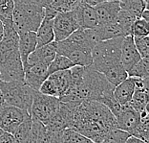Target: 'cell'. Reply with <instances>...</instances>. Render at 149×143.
Instances as JSON below:
<instances>
[{"instance_id":"obj_9","label":"cell","mask_w":149,"mask_h":143,"mask_svg":"<svg viewBox=\"0 0 149 143\" xmlns=\"http://www.w3.org/2000/svg\"><path fill=\"white\" fill-rule=\"evenodd\" d=\"M73 12L76 15L77 21L80 29L91 30L99 25L94 8L87 5L85 0H79Z\"/></svg>"},{"instance_id":"obj_10","label":"cell","mask_w":149,"mask_h":143,"mask_svg":"<svg viewBox=\"0 0 149 143\" xmlns=\"http://www.w3.org/2000/svg\"><path fill=\"white\" fill-rule=\"evenodd\" d=\"M56 56V42H54L45 46L36 48L32 54H30L24 67L27 66H33V64H41V66L49 67Z\"/></svg>"},{"instance_id":"obj_40","label":"cell","mask_w":149,"mask_h":143,"mask_svg":"<svg viewBox=\"0 0 149 143\" xmlns=\"http://www.w3.org/2000/svg\"><path fill=\"white\" fill-rule=\"evenodd\" d=\"M0 80H1V76H0Z\"/></svg>"},{"instance_id":"obj_16","label":"cell","mask_w":149,"mask_h":143,"mask_svg":"<svg viewBox=\"0 0 149 143\" xmlns=\"http://www.w3.org/2000/svg\"><path fill=\"white\" fill-rule=\"evenodd\" d=\"M18 37V52L24 67L29 55L36 49V36L35 32H29L20 34Z\"/></svg>"},{"instance_id":"obj_28","label":"cell","mask_w":149,"mask_h":143,"mask_svg":"<svg viewBox=\"0 0 149 143\" xmlns=\"http://www.w3.org/2000/svg\"><path fill=\"white\" fill-rule=\"evenodd\" d=\"M149 35V22L141 18L136 19L131 28L132 37H148Z\"/></svg>"},{"instance_id":"obj_5","label":"cell","mask_w":149,"mask_h":143,"mask_svg":"<svg viewBox=\"0 0 149 143\" xmlns=\"http://www.w3.org/2000/svg\"><path fill=\"white\" fill-rule=\"evenodd\" d=\"M0 81L24 82V67L18 49L0 51Z\"/></svg>"},{"instance_id":"obj_38","label":"cell","mask_w":149,"mask_h":143,"mask_svg":"<svg viewBox=\"0 0 149 143\" xmlns=\"http://www.w3.org/2000/svg\"><path fill=\"white\" fill-rule=\"evenodd\" d=\"M5 104V102H4V99H3V97H2V95L1 93H0V108H1L3 105Z\"/></svg>"},{"instance_id":"obj_35","label":"cell","mask_w":149,"mask_h":143,"mask_svg":"<svg viewBox=\"0 0 149 143\" xmlns=\"http://www.w3.org/2000/svg\"><path fill=\"white\" fill-rule=\"evenodd\" d=\"M125 143H145V142H143V140H141V139L136 138V137H131V135H130L129 138L127 139Z\"/></svg>"},{"instance_id":"obj_18","label":"cell","mask_w":149,"mask_h":143,"mask_svg":"<svg viewBox=\"0 0 149 143\" xmlns=\"http://www.w3.org/2000/svg\"><path fill=\"white\" fill-rule=\"evenodd\" d=\"M47 79L52 82L53 85L56 88L59 98L68 90V88L71 86V71L64 70L55 72L53 74H50Z\"/></svg>"},{"instance_id":"obj_14","label":"cell","mask_w":149,"mask_h":143,"mask_svg":"<svg viewBox=\"0 0 149 143\" xmlns=\"http://www.w3.org/2000/svg\"><path fill=\"white\" fill-rule=\"evenodd\" d=\"M48 76V67L41 64H33L24 67V83L35 91L39 90L40 86Z\"/></svg>"},{"instance_id":"obj_31","label":"cell","mask_w":149,"mask_h":143,"mask_svg":"<svg viewBox=\"0 0 149 143\" xmlns=\"http://www.w3.org/2000/svg\"><path fill=\"white\" fill-rule=\"evenodd\" d=\"M13 0H0V20L13 19Z\"/></svg>"},{"instance_id":"obj_8","label":"cell","mask_w":149,"mask_h":143,"mask_svg":"<svg viewBox=\"0 0 149 143\" xmlns=\"http://www.w3.org/2000/svg\"><path fill=\"white\" fill-rule=\"evenodd\" d=\"M28 115L30 114L25 111L4 104L0 108V129L13 135Z\"/></svg>"},{"instance_id":"obj_30","label":"cell","mask_w":149,"mask_h":143,"mask_svg":"<svg viewBox=\"0 0 149 143\" xmlns=\"http://www.w3.org/2000/svg\"><path fill=\"white\" fill-rule=\"evenodd\" d=\"M148 124H149L148 120H141L139 125L137 126V128L131 134V137H134L136 138L141 139V140H143L145 143H148V138H149Z\"/></svg>"},{"instance_id":"obj_27","label":"cell","mask_w":149,"mask_h":143,"mask_svg":"<svg viewBox=\"0 0 149 143\" xmlns=\"http://www.w3.org/2000/svg\"><path fill=\"white\" fill-rule=\"evenodd\" d=\"M134 44L141 59H148L149 37H133Z\"/></svg>"},{"instance_id":"obj_23","label":"cell","mask_w":149,"mask_h":143,"mask_svg":"<svg viewBox=\"0 0 149 143\" xmlns=\"http://www.w3.org/2000/svg\"><path fill=\"white\" fill-rule=\"evenodd\" d=\"M31 127H32V117L31 115H28L25 120L19 125V127L13 134V137L15 138V143L28 142L30 132H31Z\"/></svg>"},{"instance_id":"obj_11","label":"cell","mask_w":149,"mask_h":143,"mask_svg":"<svg viewBox=\"0 0 149 143\" xmlns=\"http://www.w3.org/2000/svg\"><path fill=\"white\" fill-rule=\"evenodd\" d=\"M141 56L138 53L136 46L134 44L133 37H124L121 43L120 62L125 71L128 73L141 61Z\"/></svg>"},{"instance_id":"obj_17","label":"cell","mask_w":149,"mask_h":143,"mask_svg":"<svg viewBox=\"0 0 149 143\" xmlns=\"http://www.w3.org/2000/svg\"><path fill=\"white\" fill-rule=\"evenodd\" d=\"M53 19L44 18L40 23L38 29L36 30V48L45 46L55 42V35H54L53 28Z\"/></svg>"},{"instance_id":"obj_7","label":"cell","mask_w":149,"mask_h":143,"mask_svg":"<svg viewBox=\"0 0 149 143\" xmlns=\"http://www.w3.org/2000/svg\"><path fill=\"white\" fill-rule=\"evenodd\" d=\"M55 42H60L65 40L74 32L79 29L74 12L58 13L53 21Z\"/></svg>"},{"instance_id":"obj_15","label":"cell","mask_w":149,"mask_h":143,"mask_svg":"<svg viewBox=\"0 0 149 143\" xmlns=\"http://www.w3.org/2000/svg\"><path fill=\"white\" fill-rule=\"evenodd\" d=\"M135 79L134 78L128 77L126 80L118 85L114 89V96L116 100L121 107L126 106L131 101L133 94L135 92Z\"/></svg>"},{"instance_id":"obj_12","label":"cell","mask_w":149,"mask_h":143,"mask_svg":"<svg viewBox=\"0 0 149 143\" xmlns=\"http://www.w3.org/2000/svg\"><path fill=\"white\" fill-rule=\"evenodd\" d=\"M117 128L131 135L141 121L140 113L134 111L129 105L121 107V111L116 117Z\"/></svg>"},{"instance_id":"obj_36","label":"cell","mask_w":149,"mask_h":143,"mask_svg":"<svg viewBox=\"0 0 149 143\" xmlns=\"http://www.w3.org/2000/svg\"><path fill=\"white\" fill-rule=\"evenodd\" d=\"M140 18L145 20L146 22H149V10L145 9L144 11L143 12V13H141V15Z\"/></svg>"},{"instance_id":"obj_34","label":"cell","mask_w":149,"mask_h":143,"mask_svg":"<svg viewBox=\"0 0 149 143\" xmlns=\"http://www.w3.org/2000/svg\"><path fill=\"white\" fill-rule=\"evenodd\" d=\"M62 132H53V139L51 143H62Z\"/></svg>"},{"instance_id":"obj_2","label":"cell","mask_w":149,"mask_h":143,"mask_svg":"<svg viewBox=\"0 0 149 143\" xmlns=\"http://www.w3.org/2000/svg\"><path fill=\"white\" fill-rule=\"evenodd\" d=\"M13 24L16 33L36 32L44 18L41 0H13Z\"/></svg>"},{"instance_id":"obj_33","label":"cell","mask_w":149,"mask_h":143,"mask_svg":"<svg viewBox=\"0 0 149 143\" xmlns=\"http://www.w3.org/2000/svg\"><path fill=\"white\" fill-rule=\"evenodd\" d=\"M0 143H15V142L13 135L8 134V132H3L0 135Z\"/></svg>"},{"instance_id":"obj_19","label":"cell","mask_w":149,"mask_h":143,"mask_svg":"<svg viewBox=\"0 0 149 143\" xmlns=\"http://www.w3.org/2000/svg\"><path fill=\"white\" fill-rule=\"evenodd\" d=\"M120 8L123 11L131 13L136 18H140L145 9L149 10L148 0H123L120 1Z\"/></svg>"},{"instance_id":"obj_6","label":"cell","mask_w":149,"mask_h":143,"mask_svg":"<svg viewBox=\"0 0 149 143\" xmlns=\"http://www.w3.org/2000/svg\"><path fill=\"white\" fill-rule=\"evenodd\" d=\"M58 98L43 95L38 91H33V104L30 115L33 119L46 125L56 115L59 108Z\"/></svg>"},{"instance_id":"obj_29","label":"cell","mask_w":149,"mask_h":143,"mask_svg":"<svg viewBox=\"0 0 149 143\" xmlns=\"http://www.w3.org/2000/svg\"><path fill=\"white\" fill-rule=\"evenodd\" d=\"M130 135L123 131H120L118 129L111 131L108 134L101 143H125Z\"/></svg>"},{"instance_id":"obj_26","label":"cell","mask_w":149,"mask_h":143,"mask_svg":"<svg viewBox=\"0 0 149 143\" xmlns=\"http://www.w3.org/2000/svg\"><path fill=\"white\" fill-rule=\"evenodd\" d=\"M62 143H94L87 137L71 129H66L62 135Z\"/></svg>"},{"instance_id":"obj_24","label":"cell","mask_w":149,"mask_h":143,"mask_svg":"<svg viewBox=\"0 0 149 143\" xmlns=\"http://www.w3.org/2000/svg\"><path fill=\"white\" fill-rule=\"evenodd\" d=\"M74 66H76L71 62L68 58H66L64 56H60V55H56L48 67V74L50 75L55 72H58V71L70 70L71 68H73Z\"/></svg>"},{"instance_id":"obj_22","label":"cell","mask_w":149,"mask_h":143,"mask_svg":"<svg viewBox=\"0 0 149 143\" xmlns=\"http://www.w3.org/2000/svg\"><path fill=\"white\" fill-rule=\"evenodd\" d=\"M136 16H134L131 13L123 11L120 10V13L118 15L117 18V24L118 26V28L120 29L121 34H123V37L131 36V28L133 23L136 21Z\"/></svg>"},{"instance_id":"obj_32","label":"cell","mask_w":149,"mask_h":143,"mask_svg":"<svg viewBox=\"0 0 149 143\" xmlns=\"http://www.w3.org/2000/svg\"><path fill=\"white\" fill-rule=\"evenodd\" d=\"M38 92H40L43 95H46V96L58 98V93H57L56 88L53 85L52 82H51L50 80H48V79H46L42 83V85L39 87Z\"/></svg>"},{"instance_id":"obj_3","label":"cell","mask_w":149,"mask_h":143,"mask_svg":"<svg viewBox=\"0 0 149 143\" xmlns=\"http://www.w3.org/2000/svg\"><path fill=\"white\" fill-rule=\"evenodd\" d=\"M123 40V37H118L95 44L91 52L92 66L95 70L103 74L111 67L121 63L120 51Z\"/></svg>"},{"instance_id":"obj_39","label":"cell","mask_w":149,"mask_h":143,"mask_svg":"<svg viewBox=\"0 0 149 143\" xmlns=\"http://www.w3.org/2000/svg\"><path fill=\"white\" fill-rule=\"evenodd\" d=\"M3 132H3V131L1 130V129H0V135H1L3 134Z\"/></svg>"},{"instance_id":"obj_13","label":"cell","mask_w":149,"mask_h":143,"mask_svg":"<svg viewBox=\"0 0 149 143\" xmlns=\"http://www.w3.org/2000/svg\"><path fill=\"white\" fill-rule=\"evenodd\" d=\"M99 25L113 23L117 20L118 15L120 11V1H104L102 0L94 8Z\"/></svg>"},{"instance_id":"obj_4","label":"cell","mask_w":149,"mask_h":143,"mask_svg":"<svg viewBox=\"0 0 149 143\" xmlns=\"http://www.w3.org/2000/svg\"><path fill=\"white\" fill-rule=\"evenodd\" d=\"M33 91L24 82L0 81V93L5 104L25 111L29 114L33 104Z\"/></svg>"},{"instance_id":"obj_25","label":"cell","mask_w":149,"mask_h":143,"mask_svg":"<svg viewBox=\"0 0 149 143\" xmlns=\"http://www.w3.org/2000/svg\"><path fill=\"white\" fill-rule=\"evenodd\" d=\"M128 77L137 79H149V61L148 59H141L133 68L128 72Z\"/></svg>"},{"instance_id":"obj_1","label":"cell","mask_w":149,"mask_h":143,"mask_svg":"<svg viewBox=\"0 0 149 143\" xmlns=\"http://www.w3.org/2000/svg\"><path fill=\"white\" fill-rule=\"evenodd\" d=\"M68 129L94 143H101L111 131L118 128L116 118L104 105L83 101L73 110Z\"/></svg>"},{"instance_id":"obj_20","label":"cell","mask_w":149,"mask_h":143,"mask_svg":"<svg viewBox=\"0 0 149 143\" xmlns=\"http://www.w3.org/2000/svg\"><path fill=\"white\" fill-rule=\"evenodd\" d=\"M148 93L149 89L147 88H135L133 97L127 105H129L134 111L141 113V111L148 108Z\"/></svg>"},{"instance_id":"obj_37","label":"cell","mask_w":149,"mask_h":143,"mask_svg":"<svg viewBox=\"0 0 149 143\" xmlns=\"http://www.w3.org/2000/svg\"><path fill=\"white\" fill-rule=\"evenodd\" d=\"M3 35H4V30H3V24H2V21L0 20V42L3 39Z\"/></svg>"},{"instance_id":"obj_21","label":"cell","mask_w":149,"mask_h":143,"mask_svg":"<svg viewBox=\"0 0 149 143\" xmlns=\"http://www.w3.org/2000/svg\"><path fill=\"white\" fill-rule=\"evenodd\" d=\"M102 75L105 77V79L109 82L112 86L115 87H118V85L121 84L123 81H125L128 78V73L125 71L124 67L123 66L121 63L111 67V68L106 70Z\"/></svg>"}]
</instances>
